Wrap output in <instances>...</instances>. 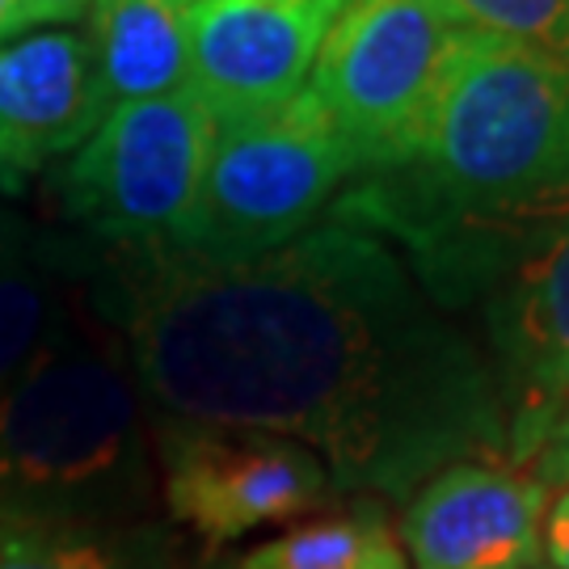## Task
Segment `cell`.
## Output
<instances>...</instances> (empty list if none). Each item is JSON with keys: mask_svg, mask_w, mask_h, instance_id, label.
I'll return each mask as SVG.
<instances>
[{"mask_svg": "<svg viewBox=\"0 0 569 569\" xmlns=\"http://www.w3.org/2000/svg\"><path fill=\"white\" fill-rule=\"evenodd\" d=\"M89 305L152 418L266 430L321 456L338 493L401 502L460 460H507L486 350L397 244L329 211L244 262L98 253Z\"/></svg>", "mask_w": 569, "mask_h": 569, "instance_id": "cell-1", "label": "cell"}, {"mask_svg": "<svg viewBox=\"0 0 569 569\" xmlns=\"http://www.w3.org/2000/svg\"><path fill=\"white\" fill-rule=\"evenodd\" d=\"M569 199V60L477 30L406 164L355 173L333 216L380 232L443 312L477 308L498 244Z\"/></svg>", "mask_w": 569, "mask_h": 569, "instance_id": "cell-2", "label": "cell"}, {"mask_svg": "<svg viewBox=\"0 0 569 569\" xmlns=\"http://www.w3.org/2000/svg\"><path fill=\"white\" fill-rule=\"evenodd\" d=\"M157 489L140 380L119 333L77 308L0 401V523H140Z\"/></svg>", "mask_w": 569, "mask_h": 569, "instance_id": "cell-3", "label": "cell"}, {"mask_svg": "<svg viewBox=\"0 0 569 569\" xmlns=\"http://www.w3.org/2000/svg\"><path fill=\"white\" fill-rule=\"evenodd\" d=\"M359 173V157L321 98H296L216 127L199 199L164 253L186 262H244L321 224Z\"/></svg>", "mask_w": 569, "mask_h": 569, "instance_id": "cell-4", "label": "cell"}, {"mask_svg": "<svg viewBox=\"0 0 569 569\" xmlns=\"http://www.w3.org/2000/svg\"><path fill=\"white\" fill-rule=\"evenodd\" d=\"M472 34L477 26L451 0H346L308 89L355 148L359 173L406 164L422 148Z\"/></svg>", "mask_w": 569, "mask_h": 569, "instance_id": "cell-5", "label": "cell"}, {"mask_svg": "<svg viewBox=\"0 0 569 569\" xmlns=\"http://www.w3.org/2000/svg\"><path fill=\"white\" fill-rule=\"evenodd\" d=\"M216 127V114L190 84L114 106L51 173V199L98 253L169 249L194 211Z\"/></svg>", "mask_w": 569, "mask_h": 569, "instance_id": "cell-6", "label": "cell"}, {"mask_svg": "<svg viewBox=\"0 0 569 569\" xmlns=\"http://www.w3.org/2000/svg\"><path fill=\"white\" fill-rule=\"evenodd\" d=\"M477 308L507 413V465L528 468L569 406V199L510 232Z\"/></svg>", "mask_w": 569, "mask_h": 569, "instance_id": "cell-7", "label": "cell"}, {"mask_svg": "<svg viewBox=\"0 0 569 569\" xmlns=\"http://www.w3.org/2000/svg\"><path fill=\"white\" fill-rule=\"evenodd\" d=\"M157 468L169 519L207 552L300 519L329 498L321 456L266 430L190 427L157 418Z\"/></svg>", "mask_w": 569, "mask_h": 569, "instance_id": "cell-8", "label": "cell"}, {"mask_svg": "<svg viewBox=\"0 0 569 569\" xmlns=\"http://www.w3.org/2000/svg\"><path fill=\"white\" fill-rule=\"evenodd\" d=\"M346 0H199L190 4V89L216 122L296 98Z\"/></svg>", "mask_w": 569, "mask_h": 569, "instance_id": "cell-9", "label": "cell"}, {"mask_svg": "<svg viewBox=\"0 0 569 569\" xmlns=\"http://www.w3.org/2000/svg\"><path fill=\"white\" fill-rule=\"evenodd\" d=\"M549 486L507 460H460L406 498L409 569H536Z\"/></svg>", "mask_w": 569, "mask_h": 569, "instance_id": "cell-10", "label": "cell"}, {"mask_svg": "<svg viewBox=\"0 0 569 569\" xmlns=\"http://www.w3.org/2000/svg\"><path fill=\"white\" fill-rule=\"evenodd\" d=\"M110 114L93 42L34 30L0 47V194H21L51 161L77 152Z\"/></svg>", "mask_w": 569, "mask_h": 569, "instance_id": "cell-11", "label": "cell"}, {"mask_svg": "<svg viewBox=\"0 0 569 569\" xmlns=\"http://www.w3.org/2000/svg\"><path fill=\"white\" fill-rule=\"evenodd\" d=\"M89 42L110 110L190 84V9L178 0H93Z\"/></svg>", "mask_w": 569, "mask_h": 569, "instance_id": "cell-12", "label": "cell"}, {"mask_svg": "<svg viewBox=\"0 0 569 569\" xmlns=\"http://www.w3.org/2000/svg\"><path fill=\"white\" fill-rule=\"evenodd\" d=\"M0 569H190L157 523H0Z\"/></svg>", "mask_w": 569, "mask_h": 569, "instance_id": "cell-13", "label": "cell"}, {"mask_svg": "<svg viewBox=\"0 0 569 569\" xmlns=\"http://www.w3.org/2000/svg\"><path fill=\"white\" fill-rule=\"evenodd\" d=\"M232 569H409L406 545L376 498L287 528Z\"/></svg>", "mask_w": 569, "mask_h": 569, "instance_id": "cell-14", "label": "cell"}, {"mask_svg": "<svg viewBox=\"0 0 569 569\" xmlns=\"http://www.w3.org/2000/svg\"><path fill=\"white\" fill-rule=\"evenodd\" d=\"M68 258L47 241L0 262V401L81 308L68 296Z\"/></svg>", "mask_w": 569, "mask_h": 569, "instance_id": "cell-15", "label": "cell"}, {"mask_svg": "<svg viewBox=\"0 0 569 569\" xmlns=\"http://www.w3.org/2000/svg\"><path fill=\"white\" fill-rule=\"evenodd\" d=\"M477 30L569 60V0H451Z\"/></svg>", "mask_w": 569, "mask_h": 569, "instance_id": "cell-16", "label": "cell"}, {"mask_svg": "<svg viewBox=\"0 0 569 569\" xmlns=\"http://www.w3.org/2000/svg\"><path fill=\"white\" fill-rule=\"evenodd\" d=\"M93 9V0H18L13 13V39L39 26H72Z\"/></svg>", "mask_w": 569, "mask_h": 569, "instance_id": "cell-17", "label": "cell"}, {"mask_svg": "<svg viewBox=\"0 0 569 569\" xmlns=\"http://www.w3.org/2000/svg\"><path fill=\"white\" fill-rule=\"evenodd\" d=\"M528 472L545 486H569V406L566 413L557 418V427L549 430L545 448L536 451V460L528 465Z\"/></svg>", "mask_w": 569, "mask_h": 569, "instance_id": "cell-18", "label": "cell"}, {"mask_svg": "<svg viewBox=\"0 0 569 569\" xmlns=\"http://www.w3.org/2000/svg\"><path fill=\"white\" fill-rule=\"evenodd\" d=\"M545 552H549L552 569H569V486L549 498V515H545Z\"/></svg>", "mask_w": 569, "mask_h": 569, "instance_id": "cell-19", "label": "cell"}, {"mask_svg": "<svg viewBox=\"0 0 569 569\" xmlns=\"http://www.w3.org/2000/svg\"><path fill=\"white\" fill-rule=\"evenodd\" d=\"M34 244H39L34 228H26L18 216H13V211H4V207H0V262L18 258V253L34 249Z\"/></svg>", "mask_w": 569, "mask_h": 569, "instance_id": "cell-20", "label": "cell"}, {"mask_svg": "<svg viewBox=\"0 0 569 569\" xmlns=\"http://www.w3.org/2000/svg\"><path fill=\"white\" fill-rule=\"evenodd\" d=\"M13 13H18V0H0V42L13 39Z\"/></svg>", "mask_w": 569, "mask_h": 569, "instance_id": "cell-21", "label": "cell"}, {"mask_svg": "<svg viewBox=\"0 0 569 569\" xmlns=\"http://www.w3.org/2000/svg\"><path fill=\"white\" fill-rule=\"evenodd\" d=\"M178 4H186V9H190V4H199V0H178Z\"/></svg>", "mask_w": 569, "mask_h": 569, "instance_id": "cell-22", "label": "cell"}]
</instances>
